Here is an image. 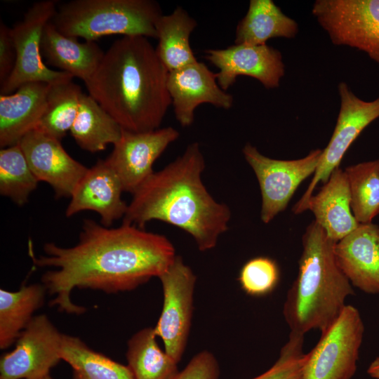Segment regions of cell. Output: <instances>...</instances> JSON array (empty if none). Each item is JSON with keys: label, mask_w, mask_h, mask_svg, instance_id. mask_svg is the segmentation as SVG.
Segmentation results:
<instances>
[{"label": "cell", "mask_w": 379, "mask_h": 379, "mask_svg": "<svg viewBox=\"0 0 379 379\" xmlns=\"http://www.w3.org/2000/svg\"><path fill=\"white\" fill-rule=\"evenodd\" d=\"M123 128L91 96L81 95L77 116L70 130L77 144L84 150L98 152L109 144H116Z\"/></svg>", "instance_id": "cell-24"}, {"label": "cell", "mask_w": 379, "mask_h": 379, "mask_svg": "<svg viewBox=\"0 0 379 379\" xmlns=\"http://www.w3.org/2000/svg\"><path fill=\"white\" fill-rule=\"evenodd\" d=\"M39 181L49 184L58 198L70 197L88 168L73 159L60 140L32 130L19 142Z\"/></svg>", "instance_id": "cell-15"}, {"label": "cell", "mask_w": 379, "mask_h": 379, "mask_svg": "<svg viewBox=\"0 0 379 379\" xmlns=\"http://www.w3.org/2000/svg\"><path fill=\"white\" fill-rule=\"evenodd\" d=\"M220 367L217 359L209 351L194 355L174 379H219Z\"/></svg>", "instance_id": "cell-33"}, {"label": "cell", "mask_w": 379, "mask_h": 379, "mask_svg": "<svg viewBox=\"0 0 379 379\" xmlns=\"http://www.w3.org/2000/svg\"><path fill=\"white\" fill-rule=\"evenodd\" d=\"M377 161V164H378V169H379V159Z\"/></svg>", "instance_id": "cell-37"}, {"label": "cell", "mask_w": 379, "mask_h": 379, "mask_svg": "<svg viewBox=\"0 0 379 379\" xmlns=\"http://www.w3.org/2000/svg\"><path fill=\"white\" fill-rule=\"evenodd\" d=\"M62 335L45 314L34 316L0 360V379H37L60 360Z\"/></svg>", "instance_id": "cell-12"}, {"label": "cell", "mask_w": 379, "mask_h": 379, "mask_svg": "<svg viewBox=\"0 0 379 379\" xmlns=\"http://www.w3.org/2000/svg\"><path fill=\"white\" fill-rule=\"evenodd\" d=\"M334 255L353 286L368 294H379V226L359 224L335 243Z\"/></svg>", "instance_id": "cell-17"}, {"label": "cell", "mask_w": 379, "mask_h": 379, "mask_svg": "<svg viewBox=\"0 0 379 379\" xmlns=\"http://www.w3.org/2000/svg\"><path fill=\"white\" fill-rule=\"evenodd\" d=\"M164 293L163 307L154 332L164 351L177 363L184 354L190 331L197 277L181 256L159 277Z\"/></svg>", "instance_id": "cell-11"}, {"label": "cell", "mask_w": 379, "mask_h": 379, "mask_svg": "<svg viewBox=\"0 0 379 379\" xmlns=\"http://www.w3.org/2000/svg\"><path fill=\"white\" fill-rule=\"evenodd\" d=\"M41 53L49 65L84 82L94 73L105 54L94 41L80 42L77 38L64 35L51 20L42 32Z\"/></svg>", "instance_id": "cell-21"}, {"label": "cell", "mask_w": 379, "mask_h": 379, "mask_svg": "<svg viewBox=\"0 0 379 379\" xmlns=\"http://www.w3.org/2000/svg\"><path fill=\"white\" fill-rule=\"evenodd\" d=\"M16 48L11 28L0 22V84L2 85L12 74L16 62Z\"/></svg>", "instance_id": "cell-34"}, {"label": "cell", "mask_w": 379, "mask_h": 379, "mask_svg": "<svg viewBox=\"0 0 379 379\" xmlns=\"http://www.w3.org/2000/svg\"><path fill=\"white\" fill-rule=\"evenodd\" d=\"M336 242L315 221L302 239L298 273L289 288L283 314L291 331L305 335L312 329H326L354 294L352 285L338 267L334 255Z\"/></svg>", "instance_id": "cell-4"}, {"label": "cell", "mask_w": 379, "mask_h": 379, "mask_svg": "<svg viewBox=\"0 0 379 379\" xmlns=\"http://www.w3.org/2000/svg\"><path fill=\"white\" fill-rule=\"evenodd\" d=\"M299 31L295 20L272 0H251L236 29L234 44L264 45L272 38L293 39Z\"/></svg>", "instance_id": "cell-22"}, {"label": "cell", "mask_w": 379, "mask_h": 379, "mask_svg": "<svg viewBox=\"0 0 379 379\" xmlns=\"http://www.w3.org/2000/svg\"><path fill=\"white\" fill-rule=\"evenodd\" d=\"M340 110L331 140L323 149L314 176L304 194L295 204V214L307 210L314 189L320 182L326 183L332 172L339 168L343 156L362 131L379 117V97L373 101L358 98L341 81L338 86Z\"/></svg>", "instance_id": "cell-9"}, {"label": "cell", "mask_w": 379, "mask_h": 379, "mask_svg": "<svg viewBox=\"0 0 379 379\" xmlns=\"http://www.w3.org/2000/svg\"><path fill=\"white\" fill-rule=\"evenodd\" d=\"M279 279V272L275 261L267 257H256L243 265L238 280L247 294L262 296L274 289Z\"/></svg>", "instance_id": "cell-31"}, {"label": "cell", "mask_w": 379, "mask_h": 379, "mask_svg": "<svg viewBox=\"0 0 379 379\" xmlns=\"http://www.w3.org/2000/svg\"><path fill=\"white\" fill-rule=\"evenodd\" d=\"M162 15L152 0H72L60 4L51 22L64 35L85 41L114 34L157 39Z\"/></svg>", "instance_id": "cell-5"}, {"label": "cell", "mask_w": 379, "mask_h": 379, "mask_svg": "<svg viewBox=\"0 0 379 379\" xmlns=\"http://www.w3.org/2000/svg\"><path fill=\"white\" fill-rule=\"evenodd\" d=\"M312 13L334 45L362 51L379 65V0H317Z\"/></svg>", "instance_id": "cell-7"}, {"label": "cell", "mask_w": 379, "mask_h": 379, "mask_svg": "<svg viewBox=\"0 0 379 379\" xmlns=\"http://www.w3.org/2000/svg\"><path fill=\"white\" fill-rule=\"evenodd\" d=\"M167 86L175 118L182 127L192 125L194 111L201 104L225 109L233 105V96L220 88L217 74L198 60L168 72Z\"/></svg>", "instance_id": "cell-16"}, {"label": "cell", "mask_w": 379, "mask_h": 379, "mask_svg": "<svg viewBox=\"0 0 379 379\" xmlns=\"http://www.w3.org/2000/svg\"><path fill=\"white\" fill-rule=\"evenodd\" d=\"M152 327L136 332L128 341L126 359L134 379H174L178 364L163 351Z\"/></svg>", "instance_id": "cell-26"}, {"label": "cell", "mask_w": 379, "mask_h": 379, "mask_svg": "<svg viewBox=\"0 0 379 379\" xmlns=\"http://www.w3.org/2000/svg\"><path fill=\"white\" fill-rule=\"evenodd\" d=\"M51 84L34 81L10 94H0V147L19 143L40 121Z\"/></svg>", "instance_id": "cell-19"}, {"label": "cell", "mask_w": 379, "mask_h": 379, "mask_svg": "<svg viewBox=\"0 0 379 379\" xmlns=\"http://www.w3.org/2000/svg\"><path fill=\"white\" fill-rule=\"evenodd\" d=\"M56 9V1L36 2L28 8L22 19L11 28L16 48V62L11 76L1 85V94L12 93L21 85L28 82L41 81L54 84L72 81L73 77L70 74L48 68L42 59V32Z\"/></svg>", "instance_id": "cell-8"}, {"label": "cell", "mask_w": 379, "mask_h": 379, "mask_svg": "<svg viewBox=\"0 0 379 379\" xmlns=\"http://www.w3.org/2000/svg\"><path fill=\"white\" fill-rule=\"evenodd\" d=\"M305 335L290 331L274 364L265 373L252 379H302L306 359L303 352Z\"/></svg>", "instance_id": "cell-32"}, {"label": "cell", "mask_w": 379, "mask_h": 379, "mask_svg": "<svg viewBox=\"0 0 379 379\" xmlns=\"http://www.w3.org/2000/svg\"><path fill=\"white\" fill-rule=\"evenodd\" d=\"M351 196V209L359 224L371 223L379 214V169L377 161L345 168Z\"/></svg>", "instance_id": "cell-29"}, {"label": "cell", "mask_w": 379, "mask_h": 379, "mask_svg": "<svg viewBox=\"0 0 379 379\" xmlns=\"http://www.w3.org/2000/svg\"><path fill=\"white\" fill-rule=\"evenodd\" d=\"M32 246L29 242V255L35 266L55 268L41 277L47 292L55 296L51 305L76 314L86 309L72 301L74 288L108 293L131 291L159 277L177 255L173 244L162 234L126 223L110 228L89 219L84 221L79 241L74 246L47 243L45 255L37 258Z\"/></svg>", "instance_id": "cell-1"}, {"label": "cell", "mask_w": 379, "mask_h": 379, "mask_svg": "<svg viewBox=\"0 0 379 379\" xmlns=\"http://www.w3.org/2000/svg\"><path fill=\"white\" fill-rule=\"evenodd\" d=\"M37 379H53L52 377L50 375V374L45 375L44 377L37 378Z\"/></svg>", "instance_id": "cell-36"}, {"label": "cell", "mask_w": 379, "mask_h": 379, "mask_svg": "<svg viewBox=\"0 0 379 379\" xmlns=\"http://www.w3.org/2000/svg\"><path fill=\"white\" fill-rule=\"evenodd\" d=\"M178 137L179 132L171 126L147 132L123 129L105 160L119 178L124 192L133 194L154 173L155 161Z\"/></svg>", "instance_id": "cell-13"}, {"label": "cell", "mask_w": 379, "mask_h": 379, "mask_svg": "<svg viewBox=\"0 0 379 379\" xmlns=\"http://www.w3.org/2000/svg\"><path fill=\"white\" fill-rule=\"evenodd\" d=\"M242 152L259 183L261 220L269 223L286 208L300 183L314 173L323 149H313L305 157L295 160L267 157L250 143L244 145Z\"/></svg>", "instance_id": "cell-10"}, {"label": "cell", "mask_w": 379, "mask_h": 379, "mask_svg": "<svg viewBox=\"0 0 379 379\" xmlns=\"http://www.w3.org/2000/svg\"><path fill=\"white\" fill-rule=\"evenodd\" d=\"M46 288L43 284H23L12 292L0 289V348L16 342L28 326L34 312L44 303Z\"/></svg>", "instance_id": "cell-25"}, {"label": "cell", "mask_w": 379, "mask_h": 379, "mask_svg": "<svg viewBox=\"0 0 379 379\" xmlns=\"http://www.w3.org/2000/svg\"><path fill=\"white\" fill-rule=\"evenodd\" d=\"M197 25L196 20L180 6L158 19L156 30L159 42L156 51L168 72L197 61L190 42Z\"/></svg>", "instance_id": "cell-23"}, {"label": "cell", "mask_w": 379, "mask_h": 379, "mask_svg": "<svg viewBox=\"0 0 379 379\" xmlns=\"http://www.w3.org/2000/svg\"><path fill=\"white\" fill-rule=\"evenodd\" d=\"M38 179L31 170L19 143L0 150V194L18 206L28 201Z\"/></svg>", "instance_id": "cell-30"}, {"label": "cell", "mask_w": 379, "mask_h": 379, "mask_svg": "<svg viewBox=\"0 0 379 379\" xmlns=\"http://www.w3.org/2000/svg\"><path fill=\"white\" fill-rule=\"evenodd\" d=\"M62 360L73 369V379H134L128 366L95 352L80 338L63 334Z\"/></svg>", "instance_id": "cell-27"}, {"label": "cell", "mask_w": 379, "mask_h": 379, "mask_svg": "<svg viewBox=\"0 0 379 379\" xmlns=\"http://www.w3.org/2000/svg\"><path fill=\"white\" fill-rule=\"evenodd\" d=\"M367 373L373 378L379 379V357L375 358L369 364Z\"/></svg>", "instance_id": "cell-35"}, {"label": "cell", "mask_w": 379, "mask_h": 379, "mask_svg": "<svg viewBox=\"0 0 379 379\" xmlns=\"http://www.w3.org/2000/svg\"><path fill=\"white\" fill-rule=\"evenodd\" d=\"M122 192L114 171L105 160H98L74 190L65 215L69 218L81 211H93L100 215L102 225L109 227L114 220L124 218L127 211Z\"/></svg>", "instance_id": "cell-18"}, {"label": "cell", "mask_w": 379, "mask_h": 379, "mask_svg": "<svg viewBox=\"0 0 379 379\" xmlns=\"http://www.w3.org/2000/svg\"><path fill=\"white\" fill-rule=\"evenodd\" d=\"M315 222L327 236L338 242L359 225L351 209L348 180L340 168L334 170L320 191L312 195L307 205Z\"/></svg>", "instance_id": "cell-20"}, {"label": "cell", "mask_w": 379, "mask_h": 379, "mask_svg": "<svg viewBox=\"0 0 379 379\" xmlns=\"http://www.w3.org/2000/svg\"><path fill=\"white\" fill-rule=\"evenodd\" d=\"M168 71L148 38L124 36L105 52L84 82L88 95L124 130H157L171 102Z\"/></svg>", "instance_id": "cell-3"}, {"label": "cell", "mask_w": 379, "mask_h": 379, "mask_svg": "<svg viewBox=\"0 0 379 379\" xmlns=\"http://www.w3.org/2000/svg\"><path fill=\"white\" fill-rule=\"evenodd\" d=\"M364 333L359 310L346 305L306 354L302 379H351L357 371Z\"/></svg>", "instance_id": "cell-6"}, {"label": "cell", "mask_w": 379, "mask_h": 379, "mask_svg": "<svg viewBox=\"0 0 379 379\" xmlns=\"http://www.w3.org/2000/svg\"><path fill=\"white\" fill-rule=\"evenodd\" d=\"M204 168L199 143L190 144L133 194L123 223L144 229L149 221L161 220L190 234L199 251L213 248L228 230L231 211L208 192L201 180Z\"/></svg>", "instance_id": "cell-2"}, {"label": "cell", "mask_w": 379, "mask_h": 379, "mask_svg": "<svg viewBox=\"0 0 379 379\" xmlns=\"http://www.w3.org/2000/svg\"><path fill=\"white\" fill-rule=\"evenodd\" d=\"M82 94L81 87L72 81L51 84L44 114L34 130L61 140L74 124Z\"/></svg>", "instance_id": "cell-28"}, {"label": "cell", "mask_w": 379, "mask_h": 379, "mask_svg": "<svg viewBox=\"0 0 379 379\" xmlns=\"http://www.w3.org/2000/svg\"><path fill=\"white\" fill-rule=\"evenodd\" d=\"M206 58L219 72L217 81L227 91L239 76L253 77L267 89L279 86L285 74L281 52L270 46L234 44L221 49L205 51Z\"/></svg>", "instance_id": "cell-14"}]
</instances>
